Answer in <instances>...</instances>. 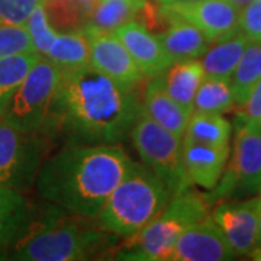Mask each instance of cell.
Instances as JSON below:
<instances>
[{"label": "cell", "instance_id": "cell-5", "mask_svg": "<svg viewBox=\"0 0 261 261\" xmlns=\"http://www.w3.org/2000/svg\"><path fill=\"white\" fill-rule=\"evenodd\" d=\"M116 235L82 222L47 224L19 247L16 258L28 261L87 260L111 247Z\"/></svg>", "mask_w": 261, "mask_h": 261}, {"label": "cell", "instance_id": "cell-18", "mask_svg": "<svg viewBox=\"0 0 261 261\" xmlns=\"http://www.w3.org/2000/svg\"><path fill=\"white\" fill-rule=\"evenodd\" d=\"M167 93L186 111L193 112V102L200 83L205 79V70L199 60L174 63L161 74Z\"/></svg>", "mask_w": 261, "mask_h": 261}, {"label": "cell", "instance_id": "cell-12", "mask_svg": "<svg viewBox=\"0 0 261 261\" xmlns=\"http://www.w3.org/2000/svg\"><path fill=\"white\" fill-rule=\"evenodd\" d=\"M84 32V31H83ZM90 42L89 65L123 86H135L144 77L122 41L112 32H84Z\"/></svg>", "mask_w": 261, "mask_h": 261}, {"label": "cell", "instance_id": "cell-38", "mask_svg": "<svg viewBox=\"0 0 261 261\" xmlns=\"http://www.w3.org/2000/svg\"><path fill=\"white\" fill-rule=\"evenodd\" d=\"M260 190H261V189H260Z\"/></svg>", "mask_w": 261, "mask_h": 261}, {"label": "cell", "instance_id": "cell-8", "mask_svg": "<svg viewBox=\"0 0 261 261\" xmlns=\"http://www.w3.org/2000/svg\"><path fill=\"white\" fill-rule=\"evenodd\" d=\"M214 193L224 197L231 193H255L261 189V123L244 122L237 130L232 159L226 174Z\"/></svg>", "mask_w": 261, "mask_h": 261}, {"label": "cell", "instance_id": "cell-17", "mask_svg": "<svg viewBox=\"0 0 261 261\" xmlns=\"http://www.w3.org/2000/svg\"><path fill=\"white\" fill-rule=\"evenodd\" d=\"M157 38L173 63L197 60L203 57L211 44L200 29L178 18H173L171 27Z\"/></svg>", "mask_w": 261, "mask_h": 261}, {"label": "cell", "instance_id": "cell-29", "mask_svg": "<svg viewBox=\"0 0 261 261\" xmlns=\"http://www.w3.org/2000/svg\"><path fill=\"white\" fill-rule=\"evenodd\" d=\"M25 25L29 31L35 51L39 56H45V53L48 51V48L51 47V44L54 42L58 32L49 25L42 2L32 10Z\"/></svg>", "mask_w": 261, "mask_h": 261}, {"label": "cell", "instance_id": "cell-10", "mask_svg": "<svg viewBox=\"0 0 261 261\" xmlns=\"http://www.w3.org/2000/svg\"><path fill=\"white\" fill-rule=\"evenodd\" d=\"M161 12L171 18L187 20L200 29L211 42H218L240 32V13L228 0H196L163 5Z\"/></svg>", "mask_w": 261, "mask_h": 261}, {"label": "cell", "instance_id": "cell-34", "mask_svg": "<svg viewBox=\"0 0 261 261\" xmlns=\"http://www.w3.org/2000/svg\"><path fill=\"white\" fill-rule=\"evenodd\" d=\"M228 2H229V3H232L237 9L241 10L244 6H247V5H248L250 2H252V0H228Z\"/></svg>", "mask_w": 261, "mask_h": 261}, {"label": "cell", "instance_id": "cell-37", "mask_svg": "<svg viewBox=\"0 0 261 261\" xmlns=\"http://www.w3.org/2000/svg\"><path fill=\"white\" fill-rule=\"evenodd\" d=\"M260 123H261V122H260Z\"/></svg>", "mask_w": 261, "mask_h": 261}, {"label": "cell", "instance_id": "cell-26", "mask_svg": "<svg viewBox=\"0 0 261 261\" xmlns=\"http://www.w3.org/2000/svg\"><path fill=\"white\" fill-rule=\"evenodd\" d=\"M38 53H25L0 58V116L10 97L25 80L39 58Z\"/></svg>", "mask_w": 261, "mask_h": 261}, {"label": "cell", "instance_id": "cell-11", "mask_svg": "<svg viewBox=\"0 0 261 261\" xmlns=\"http://www.w3.org/2000/svg\"><path fill=\"white\" fill-rule=\"evenodd\" d=\"M235 251L214 221L205 219L186 228L173 247L170 261H225L233 260Z\"/></svg>", "mask_w": 261, "mask_h": 261}, {"label": "cell", "instance_id": "cell-36", "mask_svg": "<svg viewBox=\"0 0 261 261\" xmlns=\"http://www.w3.org/2000/svg\"><path fill=\"white\" fill-rule=\"evenodd\" d=\"M250 255H252V258H255V260H261V245L255 247Z\"/></svg>", "mask_w": 261, "mask_h": 261}, {"label": "cell", "instance_id": "cell-24", "mask_svg": "<svg viewBox=\"0 0 261 261\" xmlns=\"http://www.w3.org/2000/svg\"><path fill=\"white\" fill-rule=\"evenodd\" d=\"M261 80V41H250L244 51L240 63L237 65L231 87L233 92L235 105L241 106L248 99L255 84Z\"/></svg>", "mask_w": 261, "mask_h": 261}, {"label": "cell", "instance_id": "cell-25", "mask_svg": "<svg viewBox=\"0 0 261 261\" xmlns=\"http://www.w3.org/2000/svg\"><path fill=\"white\" fill-rule=\"evenodd\" d=\"M28 221V207L18 190L0 186V244L15 240Z\"/></svg>", "mask_w": 261, "mask_h": 261}, {"label": "cell", "instance_id": "cell-20", "mask_svg": "<svg viewBox=\"0 0 261 261\" xmlns=\"http://www.w3.org/2000/svg\"><path fill=\"white\" fill-rule=\"evenodd\" d=\"M61 70V73L73 71L89 65L90 42L82 29L60 32L48 48L45 56Z\"/></svg>", "mask_w": 261, "mask_h": 261}, {"label": "cell", "instance_id": "cell-32", "mask_svg": "<svg viewBox=\"0 0 261 261\" xmlns=\"http://www.w3.org/2000/svg\"><path fill=\"white\" fill-rule=\"evenodd\" d=\"M241 108V121L244 122H261V80L255 84L248 99L244 102Z\"/></svg>", "mask_w": 261, "mask_h": 261}, {"label": "cell", "instance_id": "cell-1", "mask_svg": "<svg viewBox=\"0 0 261 261\" xmlns=\"http://www.w3.org/2000/svg\"><path fill=\"white\" fill-rule=\"evenodd\" d=\"M142 111L137 84L116 83L86 65L61 73L49 115L71 144L96 145L125 140Z\"/></svg>", "mask_w": 261, "mask_h": 261}, {"label": "cell", "instance_id": "cell-33", "mask_svg": "<svg viewBox=\"0 0 261 261\" xmlns=\"http://www.w3.org/2000/svg\"><path fill=\"white\" fill-rule=\"evenodd\" d=\"M261 245V197L260 202H258V228H257V245Z\"/></svg>", "mask_w": 261, "mask_h": 261}, {"label": "cell", "instance_id": "cell-22", "mask_svg": "<svg viewBox=\"0 0 261 261\" xmlns=\"http://www.w3.org/2000/svg\"><path fill=\"white\" fill-rule=\"evenodd\" d=\"M231 123L225 119L222 113L192 112L187 123L183 141L196 142L212 147L229 145Z\"/></svg>", "mask_w": 261, "mask_h": 261}, {"label": "cell", "instance_id": "cell-14", "mask_svg": "<svg viewBox=\"0 0 261 261\" xmlns=\"http://www.w3.org/2000/svg\"><path fill=\"white\" fill-rule=\"evenodd\" d=\"M113 34L121 39L122 44L129 51L144 75L155 77L163 74L174 64L164 51L159 38L152 35L140 22L132 19L115 29Z\"/></svg>", "mask_w": 261, "mask_h": 261}, {"label": "cell", "instance_id": "cell-31", "mask_svg": "<svg viewBox=\"0 0 261 261\" xmlns=\"http://www.w3.org/2000/svg\"><path fill=\"white\" fill-rule=\"evenodd\" d=\"M240 31L250 41H261V0H252L241 9Z\"/></svg>", "mask_w": 261, "mask_h": 261}, {"label": "cell", "instance_id": "cell-13", "mask_svg": "<svg viewBox=\"0 0 261 261\" xmlns=\"http://www.w3.org/2000/svg\"><path fill=\"white\" fill-rule=\"evenodd\" d=\"M258 202L260 199H250L238 203H222L212 214L237 255H250L257 245Z\"/></svg>", "mask_w": 261, "mask_h": 261}, {"label": "cell", "instance_id": "cell-9", "mask_svg": "<svg viewBox=\"0 0 261 261\" xmlns=\"http://www.w3.org/2000/svg\"><path fill=\"white\" fill-rule=\"evenodd\" d=\"M28 135L0 118V186L22 190L32 183L41 151Z\"/></svg>", "mask_w": 261, "mask_h": 261}, {"label": "cell", "instance_id": "cell-16", "mask_svg": "<svg viewBox=\"0 0 261 261\" xmlns=\"http://www.w3.org/2000/svg\"><path fill=\"white\" fill-rule=\"evenodd\" d=\"M144 111L152 121L180 138H183L192 115L167 93L161 74L155 75L145 89Z\"/></svg>", "mask_w": 261, "mask_h": 261}, {"label": "cell", "instance_id": "cell-30", "mask_svg": "<svg viewBox=\"0 0 261 261\" xmlns=\"http://www.w3.org/2000/svg\"><path fill=\"white\" fill-rule=\"evenodd\" d=\"M42 0H0V20L25 23Z\"/></svg>", "mask_w": 261, "mask_h": 261}, {"label": "cell", "instance_id": "cell-2", "mask_svg": "<svg viewBox=\"0 0 261 261\" xmlns=\"http://www.w3.org/2000/svg\"><path fill=\"white\" fill-rule=\"evenodd\" d=\"M130 163L126 152L115 144H73L39 168L37 190L67 214L94 218Z\"/></svg>", "mask_w": 261, "mask_h": 261}, {"label": "cell", "instance_id": "cell-28", "mask_svg": "<svg viewBox=\"0 0 261 261\" xmlns=\"http://www.w3.org/2000/svg\"><path fill=\"white\" fill-rule=\"evenodd\" d=\"M34 51L35 48L25 23L0 22V58Z\"/></svg>", "mask_w": 261, "mask_h": 261}, {"label": "cell", "instance_id": "cell-23", "mask_svg": "<svg viewBox=\"0 0 261 261\" xmlns=\"http://www.w3.org/2000/svg\"><path fill=\"white\" fill-rule=\"evenodd\" d=\"M97 0H42L49 25L57 32L83 29Z\"/></svg>", "mask_w": 261, "mask_h": 261}, {"label": "cell", "instance_id": "cell-6", "mask_svg": "<svg viewBox=\"0 0 261 261\" xmlns=\"http://www.w3.org/2000/svg\"><path fill=\"white\" fill-rule=\"evenodd\" d=\"M61 82V70L41 56L25 80L10 97L0 118L25 134L39 130L48 115Z\"/></svg>", "mask_w": 261, "mask_h": 261}, {"label": "cell", "instance_id": "cell-19", "mask_svg": "<svg viewBox=\"0 0 261 261\" xmlns=\"http://www.w3.org/2000/svg\"><path fill=\"white\" fill-rule=\"evenodd\" d=\"M248 44L250 39L243 32H237L222 41H218L215 47L206 51L200 61L206 77L231 80Z\"/></svg>", "mask_w": 261, "mask_h": 261}, {"label": "cell", "instance_id": "cell-3", "mask_svg": "<svg viewBox=\"0 0 261 261\" xmlns=\"http://www.w3.org/2000/svg\"><path fill=\"white\" fill-rule=\"evenodd\" d=\"M171 197V192L155 173L144 164L130 163L103 203L97 221L105 231L132 238L166 209Z\"/></svg>", "mask_w": 261, "mask_h": 261}, {"label": "cell", "instance_id": "cell-21", "mask_svg": "<svg viewBox=\"0 0 261 261\" xmlns=\"http://www.w3.org/2000/svg\"><path fill=\"white\" fill-rule=\"evenodd\" d=\"M144 6V0H97L82 31L112 32L132 20Z\"/></svg>", "mask_w": 261, "mask_h": 261}, {"label": "cell", "instance_id": "cell-27", "mask_svg": "<svg viewBox=\"0 0 261 261\" xmlns=\"http://www.w3.org/2000/svg\"><path fill=\"white\" fill-rule=\"evenodd\" d=\"M235 105L233 92L229 80L206 77L200 83L193 102V112L224 113Z\"/></svg>", "mask_w": 261, "mask_h": 261}, {"label": "cell", "instance_id": "cell-7", "mask_svg": "<svg viewBox=\"0 0 261 261\" xmlns=\"http://www.w3.org/2000/svg\"><path fill=\"white\" fill-rule=\"evenodd\" d=\"M130 138L141 161L145 167L155 173L176 196L190 187L181 159V138L163 128L142 111L134 128Z\"/></svg>", "mask_w": 261, "mask_h": 261}, {"label": "cell", "instance_id": "cell-15", "mask_svg": "<svg viewBox=\"0 0 261 261\" xmlns=\"http://www.w3.org/2000/svg\"><path fill=\"white\" fill-rule=\"evenodd\" d=\"M229 157V145L212 147L196 142H181V159L193 185L212 190L221 181Z\"/></svg>", "mask_w": 261, "mask_h": 261}, {"label": "cell", "instance_id": "cell-4", "mask_svg": "<svg viewBox=\"0 0 261 261\" xmlns=\"http://www.w3.org/2000/svg\"><path fill=\"white\" fill-rule=\"evenodd\" d=\"M209 205L205 196L193 192L190 187L173 196L166 209L144 229L129 240L134 244L119 258L142 261H167L173 247L181 232L190 225L205 219Z\"/></svg>", "mask_w": 261, "mask_h": 261}, {"label": "cell", "instance_id": "cell-35", "mask_svg": "<svg viewBox=\"0 0 261 261\" xmlns=\"http://www.w3.org/2000/svg\"><path fill=\"white\" fill-rule=\"evenodd\" d=\"M187 2H196V0H160L161 5H174V3H187Z\"/></svg>", "mask_w": 261, "mask_h": 261}]
</instances>
